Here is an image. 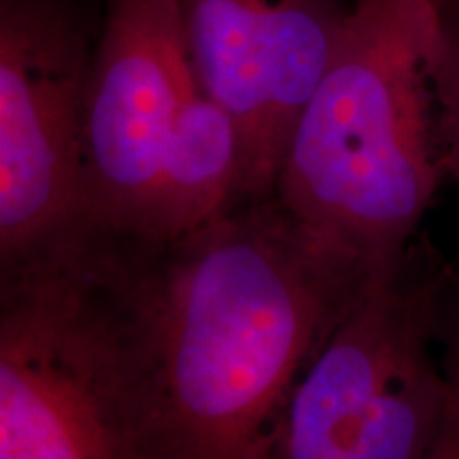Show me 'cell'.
<instances>
[{
  "mask_svg": "<svg viewBox=\"0 0 459 459\" xmlns=\"http://www.w3.org/2000/svg\"><path fill=\"white\" fill-rule=\"evenodd\" d=\"M160 459H266L298 378L372 268L277 196L186 237H107Z\"/></svg>",
  "mask_w": 459,
  "mask_h": 459,
  "instance_id": "6da1fadb",
  "label": "cell"
},
{
  "mask_svg": "<svg viewBox=\"0 0 459 459\" xmlns=\"http://www.w3.org/2000/svg\"><path fill=\"white\" fill-rule=\"evenodd\" d=\"M443 0H355L291 132L277 196L315 232L385 268L440 177L432 54Z\"/></svg>",
  "mask_w": 459,
  "mask_h": 459,
  "instance_id": "7a4b0ae2",
  "label": "cell"
},
{
  "mask_svg": "<svg viewBox=\"0 0 459 459\" xmlns=\"http://www.w3.org/2000/svg\"><path fill=\"white\" fill-rule=\"evenodd\" d=\"M0 459H160L105 234L3 271Z\"/></svg>",
  "mask_w": 459,
  "mask_h": 459,
  "instance_id": "3957f363",
  "label": "cell"
},
{
  "mask_svg": "<svg viewBox=\"0 0 459 459\" xmlns=\"http://www.w3.org/2000/svg\"><path fill=\"white\" fill-rule=\"evenodd\" d=\"M453 266L412 243L378 271L298 378L266 459H423L451 378L445 332Z\"/></svg>",
  "mask_w": 459,
  "mask_h": 459,
  "instance_id": "277c9868",
  "label": "cell"
},
{
  "mask_svg": "<svg viewBox=\"0 0 459 459\" xmlns=\"http://www.w3.org/2000/svg\"><path fill=\"white\" fill-rule=\"evenodd\" d=\"M91 56L71 0H0L3 271L94 234L83 189Z\"/></svg>",
  "mask_w": 459,
  "mask_h": 459,
  "instance_id": "5b68a950",
  "label": "cell"
},
{
  "mask_svg": "<svg viewBox=\"0 0 459 459\" xmlns=\"http://www.w3.org/2000/svg\"><path fill=\"white\" fill-rule=\"evenodd\" d=\"M189 66L243 139V203L277 194L304 105L351 7L338 0H177Z\"/></svg>",
  "mask_w": 459,
  "mask_h": 459,
  "instance_id": "8992f818",
  "label": "cell"
},
{
  "mask_svg": "<svg viewBox=\"0 0 459 459\" xmlns=\"http://www.w3.org/2000/svg\"><path fill=\"white\" fill-rule=\"evenodd\" d=\"M177 0H107L83 111L91 232L141 238L189 79Z\"/></svg>",
  "mask_w": 459,
  "mask_h": 459,
  "instance_id": "52a82bcc",
  "label": "cell"
},
{
  "mask_svg": "<svg viewBox=\"0 0 459 459\" xmlns=\"http://www.w3.org/2000/svg\"><path fill=\"white\" fill-rule=\"evenodd\" d=\"M240 187L243 139L238 126L200 88L194 74L172 122L141 240L166 243L209 226L243 204Z\"/></svg>",
  "mask_w": 459,
  "mask_h": 459,
  "instance_id": "ba28073f",
  "label": "cell"
},
{
  "mask_svg": "<svg viewBox=\"0 0 459 459\" xmlns=\"http://www.w3.org/2000/svg\"><path fill=\"white\" fill-rule=\"evenodd\" d=\"M432 88L440 160L445 172L459 181V24L445 11L432 54Z\"/></svg>",
  "mask_w": 459,
  "mask_h": 459,
  "instance_id": "9c48e42d",
  "label": "cell"
},
{
  "mask_svg": "<svg viewBox=\"0 0 459 459\" xmlns=\"http://www.w3.org/2000/svg\"><path fill=\"white\" fill-rule=\"evenodd\" d=\"M445 341V366L451 378V392L443 423L423 459H459V298L455 296H451L449 307H446Z\"/></svg>",
  "mask_w": 459,
  "mask_h": 459,
  "instance_id": "30bf717a",
  "label": "cell"
},
{
  "mask_svg": "<svg viewBox=\"0 0 459 459\" xmlns=\"http://www.w3.org/2000/svg\"><path fill=\"white\" fill-rule=\"evenodd\" d=\"M455 283H457V290H459V273H455Z\"/></svg>",
  "mask_w": 459,
  "mask_h": 459,
  "instance_id": "8fae6325",
  "label": "cell"
}]
</instances>
